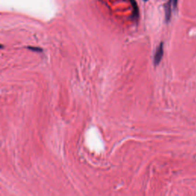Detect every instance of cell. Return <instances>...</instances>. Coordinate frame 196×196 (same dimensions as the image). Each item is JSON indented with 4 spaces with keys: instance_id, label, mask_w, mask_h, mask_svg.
Listing matches in <instances>:
<instances>
[{
    "instance_id": "obj_1",
    "label": "cell",
    "mask_w": 196,
    "mask_h": 196,
    "mask_svg": "<svg viewBox=\"0 0 196 196\" xmlns=\"http://www.w3.org/2000/svg\"><path fill=\"white\" fill-rule=\"evenodd\" d=\"M178 5V0H169L165 5V20L166 23H169L171 20V17L173 12L176 9Z\"/></svg>"
},
{
    "instance_id": "obj_3",
    "label": "cell",
    "mask_w": 196,
    "mask_h": 196,
    "mask_svg": "<svg viewBox=\"0 0 196 196\" xmlns=\"http://www.w3.org/2000/svg\"><path fill=\"white\" fill-rule=\"evenodd\" d=\"M132 8H133V13H132V19L137 22L139 19V8H138L137 2H136V0H130Z\"/></svg>"
},
{
    "instance_id": "obj_6",
    "label": "cell",
    "mask_w": 196,
    "mask_h": 196,
    "mask_svg": "<svg viewBox=\"0 0 196 196\" xmlns=\"http://www.w3.org/2000/svg\"><path fill=\"white\" fill-rule=\"evenodd\" d=\"M144 2H147V1H148V0H143Z\"/></svg>"
},
{
    "instance_id": "obj_4",
    "label": "cell",
    "mask_w": 196,
    "mask_h": 196,
    "mask_svg": "<svg viewBox=\"0 0 196 196\" xmlns=\"http://www.w3.org/2000/svg\"><path fill=\"white\" fill-rule=\"evenodd\" d=\"M28 48L29 50L33 51H37V52H41L42 51V48H38V47H32V46H31V47H28Z\"/></svg>"
},
{
    "instance_id": "obj_5",
    "label": "cell",
    "mask_w": 196,
    "mask_h": 196,
    "mask_svg": "<svg viewBox=\"0 0 196 196\" xmlns=\"http://www.w3.org/2000/svg\"><path fill=\"white\" fill-rule=\"evenodd\" d=\"M1 48H3V46L0 45V49H1Z\"/></svg>"
},
{
    "instance_id": "obj_2",
    "label": "cell",
    "mask_w": 196,
    "mask_h": 196,
    "mask_svg": "<svg viewBox=\"0 0 196 196\" xmlns=\"http://www.w3.org/2000/svg\"><path fill=\"white\" fill-rule=\"evenodd\" d=\"M164 54V44L163 42H161L159 46L156 48V52L154 55V58H153V63L155 66L159 65L160 62H161L162 57Z\"/></svg>"
}]
</instances>
